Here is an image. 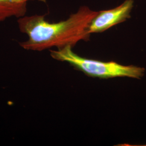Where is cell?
Returning a JSON list of instances; mask_svg holds the SVG:
<instances>
[{"label": "cell", "instance_id": "1", "mask_svg": "<svg viewBox=\"0 0 146 146\" xmlns=\"http://www.w3.org/2000/svg\"><path fill=\"white\" fill-rule=\"evenodd\" d=\"M97 13L88 6L82 5L67 19L58 22L50 23L41 15L23 16L17 22L20 31L28 38L19 45L25 50L36 52L54 47H74L80 41L89 40V27Z\"/></svg>", "mask_w": 146, "mask_h": 146}, {"label": "cell", "instance_id": "2", "mask_svg": "<svg viewBox=\"0 0 146 146\" xmlns=\"http://www.w3.org/2000/svg\"><path fill=\"white\" fill-rule=\"evenodd\" d=\"M68 46L56 50L50 49L51 57L61 62L68 63L75 69L86 75L101 79L115 78H130L141 79L145 69L135 66H123L114 61L104 62L81 57Z\"/></svg>", "mask_w": 146, "mask_h": 146}, {"label": "cell", "instance_id": "3", "mask_svg": "<svg viewBox=\"0 0 146 146\" xmlns=\"http://www.w3.org/2000/svg\"><path fill=\"white\" fill-rule=\"evenodd\" d=\"M133 7L134 0H125L115 8L98 11L90 24L89 34L104 32L127 21L131 17V13Z\"/></svg>", "mask_w": 146, "mask_h": 146}, {"label": "cell", "instance_id": "4", "mask_svg": "<svg viewBox=\"0 0 146 146\" xmlns=\"http://www.w3.org/2000/svg\"><path fill=\"white\" fill-rule=\"evenodd\" d=\"M34 0H0V22L26 15L28 4Z\"/></svg>", "mask_w": 146, "mask_h": 146}]
</instances>
